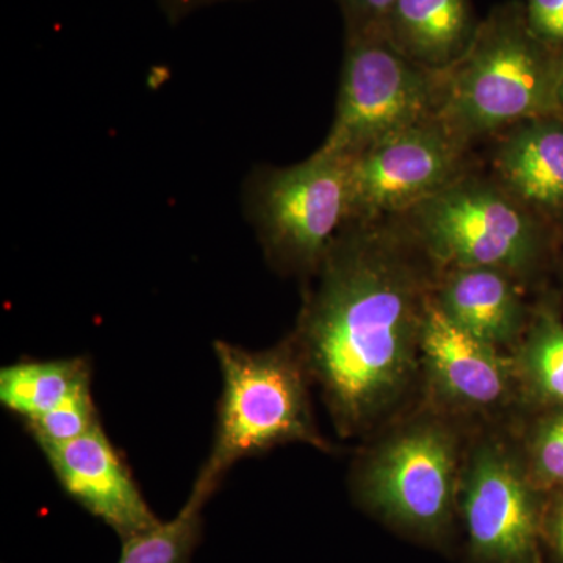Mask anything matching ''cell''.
I'll return each mask as SVG.
<instances>
[{
    "mask_svg": "<svg viewBox=\"0 0 563 563\" xmlns=\"http://www.w3.org/2000/svg\"><path fill=\"white\" fill-rule=\"evenodd\" d=\"M561 99L563 103V58H562V69H561Z\"/></svg>",
    "mask_w": 563,
    "mask_h": 563,
    "instance_id": "cb8c5ba5",
    "label": "cell"
},
{
    "mask_svg": "<svg viewBox=\"0 0 563 563\" xmlns=\"http://www.w3.org/2000/svg\"><path fill=\"white\" fill-rule=\"evenodd\" d=\"M533 473L547 484H563V412L544 418L532 435Z\"/></svg>",
    "mask_w": 563,
    "mask_h": 563,
    "instance_id": "d6986e66",
    "label": "cell"
},
{
    "mask_svg": "<svg viewBox=\"0 0 563 563\" xmlns=\"http://www.w3.org/2000/svg\"><path fill=\"white\" fill-rule=\"evenodd\" d=\"M420 352L433 384L453 401L487 407L506 395L510 373L498 347L451 320L433 296L422 318Z\"/></svg>",
    "mask_w": 563,
    "mask_h": 563,
    "instance_id": "8fae6325",
    "label": "cell"
},
{
    "mask_svg": "<svg viewBox=\"0 0 563 563\" xmlns=\"http://www.w3.org/2000/svg\"><path fill=\"white\" fill-rule=\"evenodd\" d=\"M479 24L473 0H396L383 35L410 60L443 70L468 51Z\"/></svg>",
    "mask_w": 563,
    "mask_h": 563,
    "instance_id": "4fadbf2b",
    "label": "cell"
},
{
    "mask_svg": "<svg viewBox=\"0 0 563 563\" xmlns=\"http://www.w3.org/2000/svg\"><path fill=\"white\" fill-rule=\"evenodd\" d=\"M563 54L537 38L525 3L495 7L468 51L443 70L437 117L466 143L520 122L563 117Z\"/></svg>",
    "mask_w": 563,
    "mask_h": 563,
    "instance_id": "7a4b0ae2",
    "label": "cell"
},
{
    "mask_svg": "<svg viewBox=\"0 0 563 563\" xmlns=\"http://www.w3.org/2000/svg\"><path fill=\"white\" fill-rule=\"evenodd\" d=\"M363 498L396 523L435 533L450 521L455 490L453 437L435 424L399 433L362 473Z\"/></svg>",
    "mask_w": 563,
    "mask_h": 563,
    "instance_id": "ba28073f",
    "label": "cell"
},
{
    "mask_svg": "<svg viewBox=\"0 0 563 563\" xmlns=\"http://www.w3.org/2000/svg\"><path fill=\"white\" fill-rule=\"evenodd\" d=\"M443 70L410 60L383 33L346 35L335 118L318 151L351 158L437 117Z\"/></svg>",
    "mask_w": 563,
    "mask_h": 563,
    "instance_id": "8992f818",
    "label": "cell"
},
{
    "mask_svg": "<svg viewBox=\"0 0 563 563\" xmlns=\"http://www.w3.org/2000/svg\"><path fill=\"white\" fill-rule=\"evenodd\" d=\"M526 387L540 401L563 406V321L543 312L533 322L518 357Z\"/></svg>",
    "mask_w": 563,
    "mask_h": 563,
    "instance_id": "e0dca14e",
    "label": "cell"
},
{
    "mask_svg": "<svg viewBox=\"0 0 563 563\" xmlns=\"http://www.w3.org/2000/svg\"><path fill=\"white\" fill-rule=\"evenodd\" d=\"M222 393L217 435L201 476L220 485L240 459L274 446L306 442L321 446L307 395L306 366L287 344L266 351H246L214 342Z\"/></svg>",
    "mask_w": 563,
    "mask_h": 563,
    "instance_id": "3957f363",
    "label": "cell"
},
{
    "mask_svg": "<svg viewBox=\"0 0 563 563\" xmlns=\"http://www.w3.org/2000/svg\"><path fill=\"white\" fill-rule=\"evenodd\" d=\"M87 380L91 373L84 358L13 363L0 369V404L24 422L35 420Z\"/></svg>",
    "mask_w": 563,
    "mask_h": 563,
    "instance_id": "9a60e30c",
    "label": "cell"
},
{
    "mask_svg": "<svg viewBox=\"0 0 563 563\" xmlns=\"http://www.w3.org/2000/svg\"><path fill=\"white\" fill-rule=\"evenodd\" d=\"M496 147L495 180L540 218L563 217V117L507 129Z\"/></svg>",
    "mask_w": 563,
    "mask_h": 563,
    "instance_id": "7c38bea8",
    "label": "cell"
},
{
    "mask_svg": "<svg viewBox=\"0 0 563 563\" xmlns=\"http://www.w3.org/2000/svg\"><path fill=\"white\" fill-rule=\"evenodd\" d=\"M526 20L537 38L563 47V0H526Z\"/></svg>",
    "mask_w": 563,
    "mask_h": 563,
    "instance_id": "44dd1931",
    "label": "cell"
},
{
    "mask_svg": "<svg viewBox=\"0 0 563 563\" xmlns=\"http://www.w3.org/2000/svg\"><path fill=\"white\" fill-rule=\"evenodd\" d=\"M24 424L40 448L70 442L90 432L96 426L101 424L91 395V380L77 387L51 412L41 415L35 420L25 421Z\"/></svg>",
    "mask_w": 563,
    "mask_h": 563,
    "instance_id": "ac0fdd59",
    "label": "cell"
},
{
    "mask_svg": "<svg viewBox=\"0 0 563 563\" xmlns=\"http://www.w3.org/2000/svg\"><path fill=\"white\" fill-rule=\"evenodd\" d=\"M41 450L63 490L122 540L162 523L101 424L79 439Z\"/></svg>",
    "mask_w": 563,
    "mask_h": 563,
    "instance_id": "30bf717a",
    "label": "cell"
},
{
    "mask_svg": "<svg viewBox=\"0 0 563 563\" xmlns=\"http://www.w3.org/2000/svg\"><path fill=\"white\" fill-rule=\"evenodd\" d=\"M463 514L474 551L493 563H528L537 506L528 479L499 448L483 446L465 474Z\"/></svg>",
    "mask_w": 563,
    "mask_h": 563,
    "instance_id": "9c48e42d",
    "label": "cell"
},
{
    "mask_svg": "<svg viewBox=\"0 0 563 563\" xmlns=\"http://www.w3.org/2000/svg\"><path fill=\"white\" fill-rule=\"evenodd\" d=\"M246 206L274 265L318 272L352 222L350 162L317 151L287 168L265 166L252 174Z\"/></svg>",
    "mask_w": 563,
    "mask_h": 563,
    "instance_id": "5b68a950",
    "label": "cell"
},
{
    "mask_svg": "<svg viewBox=\"0 0 563 563\" xmlns=\"http://www.w3.org/2000/svg\"><path fill=\"white\" fill-rule=\"evenodd\" d=\"M218 2H225V0H161V5L168 20L174 22L184 20L192 11Z\"/></svg>",
    "mask_w": 563,
    "mask_h": 563,
    "instance_id": "7402d4cb",
    "label": "cell"
},
{
    "mask_svg": "<svg viewBox=\"0 0 563 563\" xmlns=\"http://www.w3.org/2000/svg\"><path fill=\"white\" fill-rule=\"evenodd\" d=\"M343 11L346 35L383 33L396 0H336Z\"/></svg>",
    "mask_w": 563,
    "mask_h": 563,
    "instance_id": "ffe728a7",
    "label": "cell"
},
{
    "mask_svg": "<svg viewBox=\"0 0 563 563\" xmlns=\"http://www.w3.org/2000/svg\"><path fill=\"white\" fill-rule=\"evenodd\" d=\"M468 147L432 117L347 158L352 222L404 217L465 174Z\"/></svg>",
    "mask_w": 563,
    "mask_h": 563,
    "instance_id": "52a82bcc",
    "label": "cell"
},
{
    "mask_svg": "<svg viewBox=\"0 0 563 563\" xmlns=\"http://www.w3.org/2000/svg\"><path fill=\"white\" fill-rule=\"evenodd\" d=\"M432 262L521 276L542 254V218L495 179L463 174L401 217Z\"/></svg>",
    "mask_w": 563,
    "mask_h": 563,
    "instance_id": "277c9868",
    "label": "cell"
},
{
    "mask_svg": "<svg viewBox=\"0 0 563 563\" xmlns=\"http://www.w3.org/2000/svg\"><path fill=\"white\" fill-rule=\"evenodd\" d=\"M217 485L198 476L184 509L168 523L122 540V554L118 563H188L199 531L202 510Z\"/></svg>",
    "mask_w": 563,
    "mask_h": 563,
    "instance_id": "2e32d148",
    "label": "cell"
},
{
    "mask_svg": "<svg viewBox=\"0 0 563 563\" xmlns=\"http://www.w3.org/2000/svg\"><path fill=\"white\" fill-rule=\"evenodd\" d=\"M417 247L402 222L354 221L317 272L298 354L343 433L372 424L412 377L431 299Z\"/></svg>",
    "mask_w": 563,
    "mask_h": 563,
    "instance_id": "6da1fadb",
    "label": "cell"
},
{
    "mask_svg": "<svg viewBox=\"0 0 563 563\" xmlns=\"http://www.w3.org/2000/svg\"><path fill=\"white\" fill-rule=\"evenodd\" d=\"M451 320L495 347L514 343L525 306L514 276L493 268H450L433 295Z\"/></svg>",
    "mask_w": 563,
    "mask_h": 563,
    "instance_id": "5bb4252c",
    "label": "cell"
},
{
    "mask_svg": "<svg viewBox=\"0 0 563 563\" xmlns=\"http://www.w3.org/2000/svg\"><path fill=\"white\" fill-rule=\"evenodd\" d=\"M553 539L559 554L563 558V506L555 514L553 521Z\"/></svg>",
    "mask_w": 563,
    "mask_h": 563,
    "instance_id": "603a6c76",
    "label": "cell"
}]
</instances>
